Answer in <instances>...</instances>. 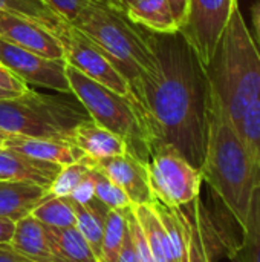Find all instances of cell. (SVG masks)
Returning <instances> with one entry per match:
<instances>
[{
	"label": "cell",
	"mask_w": 260,
	"mask_h": 262,
	"mask_svg": "<svg viewBox=\"0 0 260 262\" xmlns=\"http://www.w3.org/2000/svg\"><path fill=\"white\" fill-rule=\"evenodd\" d=\"M153 63L129 81L127 98L150 152L178 150L201 170L208 137L211 88L202 61L179 31H152Z\"/></svg>",
	"instance_id": "6da1fadb"
},
{
	"label": "cell",
	"mask_w": 260,
	"mask_h": 262,
	"mask_svg": "<svg viewBox=\"0 0 260 262\" xmlns=\"http://www.w3.org/2000/svg\"><path fill=\"white\" fill-rule=\"evenodd\" d=\"M201 173L242 230L253 193L260 187V152L241 137L213 94Z\"/></svg>",
	"instance_id": "7a4b0ae2"
},
{
	"label": "cell",
	"mask_w": 260,
	"mask_h": 262,
	"mask_svg": "<svg viewBox=\"0 0 260 262\" xmlns=\"http://www.w3.org/2000/svg\"><path fill=\"white\" fill-rule=\"evenodd\" d=\"M205 72L211 94L233 123L260 97V48L239 5L233 9Z\"/></svg>",
	"instance_id": "3957f363"
},
{
	"label": "cell",
	"mask_w": 260,
	"mask_h": 262,
	"mask_svg": "<svg viewBox=\"0 0 260 262\" xmlns=\"http://www.w3.org/2000/svg\"><path fill=\"white\" fill-rule=\"evenodd\" d=\"M69 25L83 34L127 83L153 63L152 31L132 21L124 9L92 2Z\"/></svg>",
	"instance_id": "277c9868"
},
{
	"label": "cell",
	"mask_w": 260,
	"mask_h": 262,
	"mask_svg": "<svg viewBox=\"0 0 260 262\" xmlns=\"http://www.w3.org/2000/svg\"><path fill=\"white\" fill-rule=\"evenodd\" d=\"M90 120L86 109L43 95L31 88L14 97L0 100V132L70 143L72 130Z\"/></svg>",
	"instance_id": "5b68a950"
},
{
	"label": "cell",
	"mask_w": 260,
	"mask_h": 262,
	"mask_svg": "<svg viewBox=\"0 0 260 262\" xmlns=\"http://www.w3.org/2000/svg\"><path fill=\"white\" fill-rule=\"evenodd\" d=\"M66 78L70 94L77 97L90 120L123 138L127 152L147 164L152 155L150 146L129 98L93 81L69 64H66Z\"/></svg>",
	"instance_id": "8992f818"
},
{
	"label": "cell",
	"mask_w": 260,
	"mask_h": 262,
	"mask_svg": "<svg viewBox=\"0 0 260 262\" xmlns=\"http://www.w3.org/2000/svg\"><path fill=\"white\" fill-rule=\"evenodd\" d=\"M152 192L170 207H184L199 198L202 173L178 150L169 146L153 149L147 164Z\"/></svg>",
	"instance_id": "52a82bcc"
},
{
	"label": "cell",
	"mask_w": 260,
	"mask_h": 262,
	"mask_svg": "<svg viewBox=\"0 0 260 262\" xmlns=\"http://www.w3.org/2000/svg\"><path fill=\"white\" fill-rule=\"evenodd\" d=\"M238 5L239 0H188L185 20L178 31L195 49L204 68Z\"/></svg>",
	"instance_id": "ba28073f"
},
{
	"label": "cell",
	"mask_w": 260,
	"mask_h": 262,
	"mask_svg": "<svg viewBox=\"0 0 260 262\" xmlns=\"http://www.w3.org/2000/svg\"><path fill=\"white\" fill-rule=\"evenodd\" d=\"M181 209L187 226V262H215L219 256L230 258L239 243L218 227L201 200L196 198Z\"/></svg>",
	"instance_id": "9c48e42d"
},
{
	"label": "cell",
	"mask_w": 260,
	"mask_h": 262,
	"mask_svg": "<svg viewBox=\"0 0 260 262\" xmlns=\"http://www.w3.org/2000/svg\"><path fill=\"white\" fill-rule=\"evenodd\" d=\"M64 49L66 64L75 68L93 81L112 89L120 95H127L129 83L116 68L75 28H67L58 35Z\"/></svg>",
	"instance_id": "30bf717a"
},
{
	"label": "cell",
	"mask_w": 260,
	"mask_h": 262,
	"mask_svg": "<svg viewBox=\"0 0 260 262\" xmlns=\"http://www.w3.org/2000/svg\"><path fill=\"white\" fill-rule=\"evenodd\" d=\"M0 64L9 69L26 84L70 92L66 78L64 60H49L40 57L0 37Z\"/></svg>",
	"instance_id": "8fae6325"
},
{
	"label": "cell",
	"mask_w": 260,
	"mask_h": 262,
	"mask_svg": "<svg viewBox=\"0 0 260 262\" xmlns=\"http://www.w3.org/2000/svg\"><path fill=\"white\" fill-rule=\"evenodd\" d=\"M87 158V157H86ZM90 167L104 173L129 196L132 206H149L155 203L146 163L139 161L129 152L98 161L89 160Z\"/></svg>",
	"instance_id": "7c38bea8"
},
{
	"label": "cell",
	"mask_w": 260,
	"mask_h": 262,
	"mask_svg": "<svg viewBox=\"0 0 260 262\" xmlns=\"http://www.w3.org/2000/svg\"><path fill=\"white\" fill-rule=\"evenodd\" d=\"M0 37L40 57L64 60V49L58 37L28 18L0 12Z\"/></svg>",
	"instance_id": "4fadbf2b"
},
{
	"label": "cell",
	"mask_w": 260,
	"mask_h": 262,
	"mask_svg": "<svg viewBox=\"0 0 260 262\" xmlns=\"http://www.w3.org/2000/svg\"><path fill=\"white\" fill-rule=\"evenodd\" d=\"M61 170V166L35 160L0 146V180L37 184L46 190Z\"/></svg>",
	"instance_id": "5bb4252c"
},
{
	"label": "cell",
	"mask_w": 260,
	"mask_h": 262,
	"mask_svg": "<svg viewBox=\"0 0 260 262\" xmlns=\"http://www.w3.org/2000/svg\"><path fill=\"white\" fill-rule=\"evenodd\" d=\"M6 149L15 150L26 157L55 163L58 166H67L75 161H80L84 155L80 149L67 141L49 140V138H34L23 135H8L3 141Z\"/></svg>",
	"instance_id": "9a60e30c"
},
{
	"label": "cell",
	"mask_w": 260,
	"mask_h": 262,
	"mask_svg": "<svg viewBox=\"0 0 260 262\" xmlns=\"http://www.w3.org/2000/svg\"><path fill=\"white\" fill-rule=\"evenodd\" d=\"M70 144L92 161L123 155L127 152L126 143L116 134L104 129L92 120L80 123L70 135Z\"/></svg>",
	"instance_id": "2e32d148"
},
{
	"label": "cell",
	"mask_w": 260,
	"mask_h": 262,
	"mask_svg": "<svg viewBox=\"0 0 260 262\" xmlns=\"http://www.w3.org/2000/svg\"><path fill=\"white\" fill-rule=\"evenodd\" d=\"M48 193L37 184L0 180V218L17 223L29 216Z\"/></svg>",
	"instance_id": "e0dca14e"
},
{
	"label": "cell",
	"mask_w": 260,
	"mask_h": 262,
	"mask_svg": "<svg viewBox=\"0 0 260 262\" xmlns=\"http://www.w3.org/2000/svg\"><path fill=\"white\" fill-rule=\"evenodd\" d=\"M44 232L52 262H98L77 227L51 229L44 226Z\"/></svg>",
	"instance_id": "ac0fdd59"
},
{
	"label": "cell",
	"mask_w": 260,
	"mask_h": 262,
	"mask_svg": "<svg viewBox=\"0 0 260 262\" xmlns=\"http://www.w3.org/2000/svg\"><path fill=\"white\" fill-rule=\"evenodd\" d=\"M11 247L32 262H52L44 226L32 215L15 223Z\"/></svg>",
	"instance_id": "d6986e66"
},
{
	"label": "cell",
	"mask_w": 260,
	"mask_h": 262,
	"mask_svg": "<svg viewBox=\"0 0 260 262\" xmlns=\"http://www.w3.org/2000/svg\"><path fill=\"white\" fill-rule=\"evenodd\" d=\"M127 17L155 32L178 31L169 0H123Z\"/></svg>",
	"instance_id": "ffe728a7"
},
{
	"label": "cell",
	"mask_w": 260,
	"mask_h": 262,
	"mask_svg": "<svg viewBox=\"0 0 260 262\" xmlns=\"http://www.w3.org/2000/svg\"><path fill=\"white\" fill-rule=\"evenodd\" d=\"M0 12H8L21 18H28L46 28L57 37L69 25L44 0H0Z\"/></svg>",
	"instance_id": "44dd1931"
},
{
	"label": "cell",
	"mask_w": 260,
	"mask_h": 262,
	"mask_svg": "<svg viewBox=\"0 0 260 262\" xmlns=\"http://www.w3.org/2000/svg\"><path fill=\"white\" fill-rule=\"evenodd\" d=\"M133 213L143 229V233L147 239L150 252L155 262H176L169 235L159 221L152 204L149 206H132Z\"/></svg>",
	"instance_id": "7402d4cb"
},
{
	"label": "cell",
	"mask_w": 260,
	"mask_h": 262,
	"mask_svg": "<svg viewBox=\"0 0 260 262\" xmlns=\"http://www.w3.org/2000/svg\"><path fill=\"white\" fill-rule=\"evenodd\" d=\"M69 201L72 204L74 215H75V227L87 241V244L90 246V249L93 250L95 256L100 262L103 233H104V218L109 209L103 203H100L97 198L87 206L78 204L72 200Z\"/></svg>",
	"instance_id": "603a6c76"
},
{
	"label": "cell",
	"mask_w": 260,
	"mask_h": 262,
	"mask_svg": "<svg viewBox=\"0 0 260 262\" xmlns=\"http://www.w3.org/2000/svg\"><path fill=\"white\" fill-rule=\"evenodd\" d=\"M230 259L233 262H260V187L253 193L247 221L242 227V241L231 252Z\"/></svg>",
	"instance_id": "cb8c5ba5"
},
{
	"label": "cell",
	"mask_w": 260,
	"mask_h": 262,
	"mask_svg": "<svg viewBox=\"0 0 260 262\" xmlns=\"http://www.w3.org/2000/svg\"><path fill=\"white\" fill-rule=\"evenodd\" d=\"M37 221L51 229H67L75 227V215L69 198L54 196L48 193V196L34 209L31 213Z\"/></svg>",
	"instance_id": "d4e9b609"
},
{
	"label": "cell",
	"mask_w": 260,
	"mask_h": 262,
	"mask_svg": "<svg viewBox=\"0 0 260 262\" xmlns=\"http://www.w3.org/2000/svg\"><path fill=\"white\" fill-rule=\"evenodd\" d=\"M130 209V207H129ZM129 209H109L104 218V233L100 262H116L124 236L127 233V212Z\"/></svg>",
	"instance_id": "484cf974"
},
{
	"label": "cell",
	"mask_w": 260,
	"mask_h": 262,
	"mask_svg": "<svg viewBox=\"0 0 260 262\" xmlns=\"http://www.w3.org/2000/svg\"><path fill=\"white\" fill-rule=\"evenodd\" d=\"M90 164L86 157H83L80 161H75L72 164L63 166L52 184L49 186L48 192L54 196H64L67 198L72 190L89 175L90 172Z\"/></svg>",
	"instance_id": "4316f807"
},
{
	"label": "cell",
	"mask_w": 260,
	"mask_h": 262,
	"mask_svg": "<svg viewBox=\"0 0 260 262\" xmlns=\"http://www.w3.org/2000/svg\"><path fill=\"white\" fill-rule=\"evenodd\" d=\"M92 175L95 181V198L100 203H103L107 209L112 210L132 207V203L129 196L124 193V190L120 189L115 183H112L104 173L92 167Z\"/></svg>",
	"instance_id": "83f0119b"
},
{
	"label": "cell",
	"mask_w": 260,
	"mask_h": 262,
	"mask_svg": "<svg viewBox=\"0 0 260 262\" xmlns=\"http://www.w3.org/2000/svg\"><path fill=\"white\" fill-rule=\"evenodd\" d=\"M234 126L241 137L260 152V97L245 109Z\"/></svg>",
	"instance_id": "f1b7e54d"
},
{
	"label": "cell",
	"mask_w": 260,
	"mask_h": 262,
	"mask_svg": "<svg viewBox=\"0 0 260 262\" xmlns=\"http://www.w3.org/2000/svg\"><path fill=\"white\" fill-rule=\"evenodd\" d=\"M44 2L57 14H60L67 23L75 21L77 17L92 3V0H44Z\"/></svg>",
	"instance_id": "f546056e"
},
{
	"label": "cell",
	"mask_w": 260,
	"mask_h": 262,
	"mask_svg": "<svg viewBox=\"0 0 260 262\" xmlns=\"http://www.w3.org/2000/svg\"><path fill=\"white\" fill-rule=\"evenodd\" d=\"M67 198L78 204H83V206H87L89 203H92L95 200V181H93L92 169H90L89 175L72 190V193Z\"/></svg>",
	"instance_id": "4dcf8cb0"
},
{
	"label": "cell",
	"mask_w": 260,
	"mask_h": 262,
	"mask_svg": "<svg viewBox=\"0 0 260 262\" xmlns=\"http://www.w3.org/2000/svg\"><path fill=\"white\" fill-rule=\"evenodd\" d=\"M0 89L23 94L29 89V86L25 81H21L17 75H14L9 69L0 64Z\"/></svg>",
	"instance_id": "1f68e13d"
},
{
	"label": "cell",
	"mask_w": 260,
	"mask_h": 262,
	"mask_svg": "<svg viewBox=\"0 0 260 262\" xmlns=\"http://www.w3.org/2000/svg\"><path fill=\"white\" fill-rule=\"evenodd\" d=\"M116 262H141L135 247H133V243H132V238L129 235V226H127V233L124 236V241H123V246H121V250L118 253V259Z\"/></svg>",
	"instance_id": "d6a6232c"
},
{
	"label": "cell",
	"mask_w": 260,
	"mask_h": 262,
	"mask_svg": "<svg viewBox=\"0 0 260 262\" xmlns=\"http://www.w3.org/2000/svg\"><path fill=\"white\" fill-rule=\"evenodd\" d=\"M169 5H170L172 14H173V17H175V21H176V25H178V29H179L181 25H182L184 20H185V12H187L188 0H169Z\"/></svg>",
	"instance_id": "836d02e7"
},
{
	"label": "cell",
	"mask_w": 260,
	"mask_h": 262,
	"mask_svg": "<svg viewBox=\"0 0 260 262\" xmlns=\"http://www.w3.org/2000/svg\"><path fill=\"white\" fill-rule=\"evenodd\" d=\"M15 223L0 218V246H11Z\"/></svg>",
	"instance_id": "e575fe53"
},
{
	"label": "cell",
	"mask_w": 260,
	"mask_h": 262,
	"mask_svg": "<svg viewBox=\"0 0 260 262\" xmlns=\"http://www.w3.org/2000/svg\"><path fill=\"white\" fill-rule=\"evenodd\" d=\"M0 262H32L18 255L11 246H0Z\"/></svg>",
	"instance_id": "d590c367"
},
{
	"label": "cell",
	"mask_w": 260,
	"mask_h": 262,
	"mask_svg": "<svg viewBox=\"0 0 260 262\" xmlns=\"http://www.w3.org/2000/svg\"><path fill=\"white\" fill-rule=\"evenodd\" d=\"M251 21L256 31V38H257V45L260 46V0H257L253 6H251Z\"/></svg>",
	"instance_id": "8d00e7d4"
},
{
	"label": "cell",
	"mask_w": 260,
	"mask_h": 262,
	"mask_svg": "<svg viewBox=\"0 0 260 262\" xmlns=\"http://www.w3.org/2000/svg\"><path fill=\"white\" fill-rule=\"evenodd\" d=\"M92 2H97V3H101V5H107V6H113V8L124 9L123 0H92Z\"/></svg>",
	"instance_id": "74e56055"
},
{
	"label": "cell",
	"mask_w": 260,
	"mask_h": 262,
	"mask_svg": "<svg viewBox=\"0 0 260 262\" xmlns=\"http://www.w3.org/2000/svg\"><path fill=\"white\" fill-rule=\"evenodd\" d=\"M20 95L18 92H12V91H5V89H0V100H6V98H14Z\"/></svg>",
	"instance_id": "f35d334b"
}]
</instances>
